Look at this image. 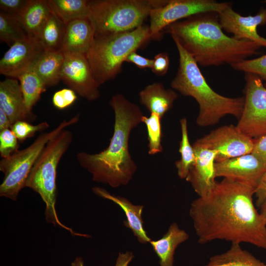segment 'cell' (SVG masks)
I'll list each match as a JSON object with an SVG mask.
<instances>
[{"label":"cell","mask_w":266,"mask_h":266,"mask_svg":"<svg viewBox=\"0 0 266 266\" xmlns=\"http://www.w3.org/2000/svg\"><path fill=\"white\" fill-rule=\"evenodd\" d=\"M231 3L214 0H167L164 5L150 11L149 28L151 38L160 36L163 31L173 23L200 13H219Z\"/></svg>","instance_id":"obj_10"},{"label":"cell","mask_w":266,"mask_h":266,"mask_svg":"<svg viewBox=\"0 0 266 266\" xmlns=\"http://www.w3.org/2000/svg\"><path fill=\"white\" fill-rule=\"evenodd\" d=\"M45 51L38 41L28 37L15 42L10 46L0 60V73L18 78L32 69Z\"/></svg>","instance_id":"obj_15"},{"label":"cell","mask_w":266,"mask_h":266,"mask_svg":"<svg viewBox=\"0 0 266 266\" xmlns=\"http://www.w3.org/2000/svg\"><path fill=\"white\" fill-rule=\"evenodd\" d=\"M181 139L179 143V152L180 159L175 162L178 176L181 179L187 178L191 167L196 161L195 151L191 145L188 136L187 120L186 118L180 121Z\"/></svg>","instance_id":"obj_28"},{"label":"cell","mask_w":266,"mask_h":266,"mask_svg":"<svg viewBox=\"0 0 266 266\" xmlns=\"http://www.w3.org/2000/svg\"><path fill=\"white\" fill-rule=\"evenodd\" d=\"M164 30L179 42L198 65L204 67L232 66L258 55L262 47L255 42L227 35L215 12L197 14Z\"/></svg>","instance_id":"obj_2"},{"label":"cell","mask_w":266,"mask_h":266,"mask_svg":"<svg viewBox=\"0 0 266 266\" xmlns=\"http://www.w3.org/2000/svg\"><path fill=\"white\" fill-rule=\"evenodd\" d=\"M240 244L232 243L226 252L211 257L203 266H266Z\"/></svg>","instance_id":"obj_24"},{"label":"cell","mask_w":266,"mask_h":266,"mask_svg":"<svg viewBox=\"0 0 266 266\" xmlns=\"http://www.w3.org/2000/svg\"><path fill=\"white\" fill-rule=\"evenodd\" d=\"M109 105L115 119L108 147L97 153L78 152L76 160L92 175L94 181L117 188L127 185L137 169L129 151V138L132 131L141 123L143 115L137 104L121 94L114 95Z\"/></svg>","instance_id":"obj_3"},{"label":"cell","mask_w":266,"mask_h":266,"mask_svg":"<svg viewBox=\"0 0 266 266\" xmlns=\"http://www.w3.org/2000/svg\"><path fill=\"white\" fill-rule=\"evenodd\" d=\"M195 143L217 151L215 162L251 153L255 140L233 125L221 126L197 139Z\"/></svg>","instance_id":"obj_11"},{"label":"cell","mask_w":266,"mask_h":266,"mask_svg":"<svg viewBox=\"0 0 266 266\" xmlns=\"http://www.w3.org/2000/svg\"><path fill=\"white\" fill-rule=\"evenodd\" d=\"M95 36V29L90 17L77 19L66 26L60 51L64 54H86Z\"/></svg>","instance_id":"obj_18"},{"label":"cell","mask_w":266,"mask_h":266,"mask_svg":"<svg viewBox=\"0 0 266 266\" xmlns=\"http://www.w3.org/2000/svg\"><path fill=\"white\" fill-rule=\"evenodd\" d=\"M244 105L236 127L256 140L266 134V88L257 75L245 73Z\"/></svg>","instance_id":"obj_9"},{"label":"cell","mask_w":266,"mask_h":266,"mask_svg":"<svg viewBox=\"0 0 266 266\" xmlns=\"http://www.w3.org/2000/svg\"><path fill=\"white\" fill-rule=\"evenodd\" d=\"M167 0H89L95 35L130 31L143 25L152 9Z\"/></svg>","instance_id":"obj_7"},{"label":"cell","mask_w":266,"mask_h":266,"mask_svg":"<svg viewBox=\"0 0 266 266\" xmlns=\"http://www.w3.org/2000/svg\"><path fill=\"white\" fill-rule=\"evenodd\" d=\"M65 55L61 51H45L32 68L46 87L56 85L61 81Z\"/></svg>","instance_id":"obj_22"},{"label":"cell","mask_w":266,"mask_h":266,"mask_svg":"<svg viewBox=\"0 0 266 266\" xmlns=\"http://www.w3.org/2000/svg\"><path fill=\"white\" fill-rule=\"evenodd\" d=\"M169 66L168 54L166 52H161L155 56L151 69L155 74L163 76L167 72Z\"/></svg>","instance_id":"obj_36"},{"label":"cell","mask_w":266,"mask_h":266,"mask_svg":"<svg viewBox=\"0 0 266 266\" xmlns=\"http://www.w3.org/2000/svg\"><path fill=\"white\" fill-rule=\"evenodd\" d=\"M260 213L266 221V199L260 207Z\"/></svg>","instance_id":"obj_43"},{"label":"cell","mask_w":266,"mask_h":266,"mask_svg":"<svg viewBox=\"0 0 266 266\" xmlns=\"http://www.w3.org/2000/svg\"><path fill=\"white\" fill-rule=\"evenodd\" d=\"M263 2L265 3H266V0H264L263 1Z\"/></svg>","instance_id":"obj_45"},{"label":"cell","mask_w":266,"mask_h":266,"mask_svg":"<svg viewBox=\"0 0 266 266\" xmlns=\"http://www.w3.org/2000/svg\"><path fill=\"white\" fill-rule=\"evenodd\" d=\"M162 118L158 114L150 113L149 117L143 116L141 122L145 124L148 140V154L153 155L163 151L162 145Z\"/></svg>","instance_id":"obj_30"},{"label":"cell","mask_w":266,"mask_h":266,"mask_svg":"<svg viewBox=\"0 0 266 266\" xmlns=\"http://www.w3.org/2000/svg\"><path fill=\"white\" fill-rule=\"evenodd\" d=\"M216 178L245 184L255 191L266 170V165L252 153L215 163Z\"/></svg>","instance_id":"obj_13"},{"label":"cell","mask_w":266,"mask_h":266,"mask_svg":"<svg viewBox=\"0 0 266 266\" xmlns=\"http://www.w3.org/2000/svg\"><path fill=\"white\" fill-rule=\"evenodd\" d=\"M76 93L71 89L64 88L56 92L52 98L54 106L63 109L71 105L77 99Z\"/></svg>","instance_id":"obj_34"},{"label":"cell","mask_w":266,"mask_h":266,"mask_svg":"<svg viewBox=\"0 0 266 266\" xmlns=\"http://www.w3.org/2000/svg\"><path fill=\"white\" fill-rule=\"evenodd\" d=\"M49 127V124L46 121L34 125L27 121H19L14 123L10 129L19 141L23 142L33 136L37 132L44 131Z\"/></svg>","instance_id":"obj_32"},{"label":"cell","mask_w":266,"mask_h":266,"mask_svg":"<svg viewBox=\"0 0 266 266\" xmlns=\"http://www.w3.org/2000/svg\"><path fill=\"white\" fill-rule=\"evenodd\" d=\"M178 94L172 89H166L161 82H154L146 86L139 93V102L150 113L162 118L173 106Z\"/></svg>","instance_id":"obj_20"},{"label":"cell","mask_w":266,"mask_h":266,"mask_svg":"<svg viewBox=\"0 0 266 266\" xmlns=\"http://www.w3.org/2000/svg\"><path fill=\"white\" fill-rule=\"evenodd\" d=\"M193 147L196 161L186 180L191 183L195 192L200 197L207 194L216 182L214 165L217 152L195 143Z\"/></svg>","instance_id":"obj_16"},{"label":"cell","mask_w":266,"mask_h":266,"mask_svg":"<svg viewBox=\"0 0 266 266\" xmlns=\"http://www.w3.org/2000/svg\"><path fill=\"white\" fill-rule=\"evenodd\" d=\"M125 62L132 63L140 68H151L153 64V59L142 56L138 54L136 51H134L128 55Z\"/></svg>","instance_id":"obj_37"},{"label":"cell","mask_w":266,"mask_h":266,"mask_svg":"<svg viewBox=\"0 0 266 266\" xmlns=\"http://www.w3.org/2000/svg\"><path fill=\"white\" fill-rule=\"evenodd\" d=\"M51 12L47 0H30L20 17L29 37L37 40L39 32Z\"/></svg>","instance_id":"obj_23"},{"label":"cell","mask_w":266,"mask_h":266,"mask_svg":"<svg viewBox=\"0 0 266 266\" xmlns=\"http://www.w3.org/2000/svg\"><path fill=\"white\" fill-rule=\"evenodd\" d=\"M150 39L149 25L144 24L130 31L95 35L86 56L99 85L115 78L128 55Z\"/></svg>","instance_id":"obj_5"},{"label":"cell","mask_w":266,"mask_h":266,"mask_svg":"<svg viewBox=\"0 0 266 266\" xmlns=\"http://www.w3.org/2000/svg\"><path fill=\"white\" fill-rule=\"evenodd\" d=\"M66 26L52 11L37 38L38 42L45 51H60Z\"/></svg>","instance_id":"obj_25"},{"label":"cell","mask_w":266,"mask_h":266,"mask_svg":"<svg viewBox=\"0 0 266 266\" xmlns=\"http://www.w3.org/2000/svg\"><path fill=\"white\" fill-rule=\"evenodd\" d=\"M52 11L66 25L79 19L90 17L89 0H47Z\"/></svg>","instance_id":"obj_26"},{"label":"cell","mask_w":266,"mask_h":266,"mask_svg":"<svg viewBox=\"0 0 266 266\" xmlns=\"http://www.w3.org/2000/svg\"><path fill=\"white\" fill-rule=\"evenodd\" d=\"M77 114L69 120L62 121L52 131L41 133L27 147L18 150L10 156L0 161V170L4 176L0 185V196L13 201L17 200L20 191L25 187L26 179L36 160L47 142L56 134L77 123Z\"/></svg>","instance_id":"obj_8"},{"label":"cell","mask_w":266,"mask_h":266,"mask_svg":"<svg viewBox=\"0 0 266 266\" xmlns=\"http://www.w3.org/2000/svg\"><path fill=\"white\" fill-rule=\"evenodd\" d=\"M254 195L256 197V205L260 208L266 199V170L255 191Z\"/></svg>","instance_id":"obj_39"},{"label":"cell","mask_w":266,"mask_h":266,"mask_svg":"<svg viewBox=\"0 0 266 266\" xmlns=\"http://www.w3.org/2000/svg\"><path fill=\"white\" fill-rule=\"evenodd\" d=\"M251 153L266 166V134L255 140L254 147Z\"/></svg>","instance_id":"obj_38"},{"label":"cell","mask_w":266,"mask_h":266,"mask_svg":"<svg viewBox=\"0 0 266 266\" xmlns=\"http://www.w3.org/2000/svg\"><path fill=\"white\" fill-rule=\"evenodd\" d=\"M65 55L61 80L76 94L89 101L100 97L96 81L85 54Z\"/></svg>","instance_id":"obj_12"},{"label":"cell","mask_w":266,"mask_h":266,"mask_svg":"<svg viewBox=\"0 0 266 266\" xmlns=\"http://www.w3.org/2000/svg\"><path fill=\"white\" fill-rule=\"evenodd\" d=\"M71 266H84V261L82 257H77L71 264Z\"/></svg>","instance_id":"obj_42"},{"label":"cell","mask_w":266,"mask_h":266,"mask_svg":"<svg viewBox=\"0 0 266 266\" xmlns=\"http://www.w3.org/2000/svg\"><path fill=\"white\" fill-rule=\"evenodd\" d=\"M73 133L65 129L54 136L46 144L32 167L25 184L38 194L45 203L47 222L68 231L73 236H83L64 225L56 210V176L59 162L73 140Z\"/></svg>","instance_id":"obj_6"},{"label":"cell","mask_w":266,"mask_h":266,"mask_svg":"<svg viewBox=\"0 0 266 266\" xmlns=\"http://www.w3.org/2000/svg\"><path fill=\"white\" fill-rule=\"evenodd\" d=\"M28 111L33 113V106L39 100L46 86L41 79L32 69L28 70L17 78Z\"/></svg>","instance_id":"obj_27"},{"label":"cell","mask_w":266,"mask_h":266,"mask_svg":"<svg viewBox=\"0 0 266 266\" xmlns=\"http://www.w3.org/2000/svg\"><path fill=\"white\" fill-rule=\"evenodd\" d=\"M264 85H265V87L266 88V82H265V83H264Z\"/></svg>","instance_id":"obj_44"},{"label":"cell","mask_w":266,"mask_h":266,"mask_svg":"<svg viewBox=\"0 0 266 266\" xmlns=\"http://www.w3.org/2000/svg\"><path fill=\"white\" fill-rule=\"evenodd\" d=\"M179 55V66L170 86L184 96L193 98L199 104L197 124L201 127L213 126L228 115L238 120L244 105V97H227L213 90L207 83L199 65L179 42L172 38Z\"/></svg>","instance_id":"obj_4"},{"label":"cell","mask_w":266,"mask_h":266,"mask_svg":"<svg viewBox=\"0 0 266 266\" xmlns=\"http://www.w3.org/2000/svg\"><path fill=\"white\" fill-rule=\"evenodd\" d=\"M92 190L98 196L112 201L123 210L126 216V220L123 221L124 225L132 230L140 243L146 244L151 241L143 226V205L133 204L126 198L112 195L101 187H95Z\"/></svg>","instance_id":"obj_19"},{"label":"cell","mask_w":266,"mask_h":266,"mask_svg":"<svg viewBox=\"0 0 266 266\" xmlns=\"http://www.w3.org/2000/svg\"><path fill=\"white\" fill-rule=\"evenodd\" d=\"M0 109L7 115L12 125L19 121L29 122L36 117L26 107L19 82L12 78L0 82Z\"/></svg>","instance_id":"obj_17"},{"label":"cell","mask_w":266,"mask_h":266,"mask_svg":"<svg viewBox=\"0 0 266 266\" xmlns=\"http://www.w3.org/2000/svg\"><path fill=\"white\" fill-rule=\"evenodd\" d=\"M218 15L223 31L232 33L234 38L253 41L266 47V38L257 32L258 26L266 25V8H261L255 15L244 16L235 11L231 3Z\"/></svg>","instance_id":"obj_14"},{"label":"cell","mask_w":266,"mask_h":266,"mask_svg":"<svg viewBox=\"0 0 266 266\" xmlns=\"http://www.w3.org/2000/svg\"><path fill=\"white\" fill-rule=\"evenodd\" d=\"M133 257V254L132 252H120L117 258L115 266H129L130 263Z\"/></svg>","instance_id":"obj_40"},{"label":"cell","mask_w":266,"mask_h":266,"mask_svg":"<svg viewBox=\"0 0 266 266\" xmlns=\"http://www.w3.org/2000/svg\"><path fill=\"white\" fill-rule=\"evenodd\" d=\"M189 238V235L185 230L180 229L176 223H173L162 238L157 240H151L150 243L159 258L160 266H173L176 249Z\"/></svg>","instance_id":"obj_21"},{"label":"cell","mask_w":266,"mask_h":266,"mask_svg":"<svg viewBox=\"0 0 266 266\" xmlns=\"http://www.w3.org/2000/svg\"><path fill=\"white\" fill-rule=\"evenodd\" d=\"M29 37L19 17L0 11V40L11 46Z\"/></svg>","instance_id":"obj_29"},{"label":"cell","mask_w":266,"mask_h":266,"mask_svg":"<svg viewBox=\"0 0 266 266\" xmlns=\"http://www.w3.org/2000/svg\"><path fill=\"white\" fill-rule=\"evenodd\" d=\"M29 1L30 0H0V11L20 18Z\"/></svg>","instance_id":"obj_35"},{"label":"cell","mask_w":266,"mask_h":266,"mask_svg":"<svg viewBox=\"0 0 266 266\" xmlns=\"http://www.w3.org/2000/svg\"><path fill=\"white\" fill-rule=\"evenodd\" d=\"M18 139L11 130L0 131V154L2 158H6L19 150Z\"/></svg>","instance_id":"obj_33"},{"label":"cell","mask_w":266,"mask_h":266,"mask_svg":"<svg viewBox=\"0 0 266 266\" xmlns=\"http://www.w3.org/2000/svg\"><path fill=\"white\" fill-rule=\"evenodd\" d=\"M231 66L238 71L255 74L266 82V54L258 58L243 60Z\"/></svg>","instance_id":"obj_31"},{"label":"cell","mask_w":266,"mask_h":266,"mask_svg":"<svg viewBox=\"0 0 266 266\" xmlns=\"http://www.w3.org/2000/svg\"><path fill=\"white\" fill-rule=\"evenodd\" d=\"M254 193L245 184L224 178L194 200L189 215L198 242L223 240L266 250V221L255 206Z\"/></svg>","instance_id":"obj_1"},{"label":"cell","mask_w":266,"mask_h":266,"mask_svg":"<svg viewBox=\"0 0 266 266\" xmlns=\"http://www.w3.org/2000/svg\"><path fill=\"white\" fill-rule=\"evenodd\" d=\"M12 125L7 115L0 109V131L10 129Z\"/></svg>","instance_id":"obj_41"}]
</instances>
